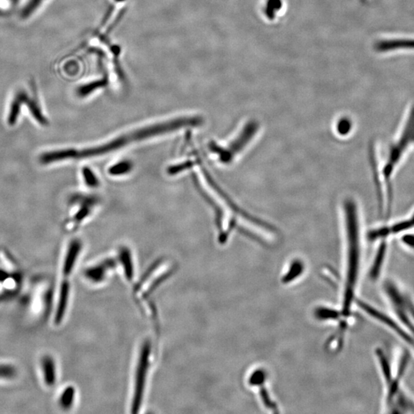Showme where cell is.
<instances>
[{
	"mask_svg": "<svg viewBox=\"0 0 414 414\" xmlns=\"http://www.w3.org/2000/svg\"><path fill=\"white\" fill-rule=\"evenodd\" d=\"M70 286L68 282L65 281L62 283L58 295L57 306L54 316V322L56 325H60L64 319L68 307L69 299Z\"/></svg>",
	"mask_w": 414,
	"mask_h": 414,
	"instance_id": "30bf717a",
	"label": "cell"
},
{
	"mask_svg": "<svg viewBox=\"0 0 414 414\" xmlns=\"http://www.w3.org/2000/svg\"><path fill=\"white\" fill-rule=\"evenodd\" d=\"M40 370L43 382L48 388L55 385L57 379L56 361L52 356L45 354L40 360Z\"/></svg>",
	"mask_w": 414,
	"mask_h": 414,
	"instance_id": "9c48e42d",
	"label": "cell"
},
{
	"mask_svg": "<svg viewBox=\"0 0 414 414\" xmlns=\"http://www.w3.org/2000/svg\"><path fill=\"white\" fill-rule=\"evenodd\" d=\"M387 250H388V245L386 243L385 239H383L382 243H380V246H379L377 255H376L374 262L372 265V269H371V272H370V275H371L372 279H376L378 277L380 270L382 269L384 260H385Z\"/></svg>",
	"mask_w": 414,
	"mask_h": 414,
	"instance_id": "4fadbf2b",
	"label": "cell"
},
{
	"mask_svg": "<svg viewBox=\"0 0 414 414\" xmlns=\"http://www.w3.org/2000/svg\"><path fill=\"white\" fill-rule=\"evenodd\" d=\"M150 354V344L146 341L144 344L140 353L139 361L136 372L135 388L132 401V412L137 413L141 407L145 393V383L149 367Z\"/></svg>",
	"mask_w": 414,
	"mask_h": 414,
	"instance_id": "5b68a950",
	"label": "cell"
},
{
	"mask_svg": "<svg viewBox=\"0 0 414 414\" xmlns=\"http://www.w3.org/2000/svg\"><path fill=\"white\" fill-rule=\"evenodd\" d=\"M384 290L400 325L414 337V300L393 281H387Z\"/></svg>",
	"mask_w": 414,
	"mask_h": 414,
	"instance_id": "277c9868",
	"label": "cell"
},
{
	"mask_svg": "<svg viewBox=\"0 0 414 414\" xmlns=\"http://www.w3.org/2000/svg\"><path fill=\"white\" fill-rule=\"evenodd\" d=\"M401 243L407 248L414 250V233L407 232L403 234L401 237Z\"/></svg>",
	"mask_w": 414,
	"mask_h": 414,
	"instance_id": "603a6c76",
	"label": "cell"
},
{
	"mask_svg": "<svg viewBox=\"0 0 414 414\" xmlns=\"http://www.w3.org/2000/svg\"><path fill=\"white\" fill-rule=\"evenodd\" d=\"M75 390L71 386L67 387L59 396V404L63 409H69L75 400Z\"/></svg>",
	"mask_w": 414,
	"mask_h": 414,
	"instance_id": "5bb4252c",
	"label": "cell"
},
{
	"mask_svg": "<svg viewBox=\"0 0 414 414\" xmlns=\"http://www.w3.org/2000/svg\"><path fill=\"white\" fill-rule=\"evenodd\" d=\"M83 248L82 243L79 239H72L67 248L66 253L64 255L62 266V273L65 278L72 274V270L77 263L78 258Z\"/></svg>",
	"mask_w": 414,
	"mask_h": 414,
	"instance_id": "ba28073f",
	"label": "cell"
},
{
	"mask_svg": "<svg viewBox=\"0 0 414 414\" xmlns=\"http://www.w3.org/2000/svg\"><path fill=\"white\" fill-rule=\"evenodd\" d=\"M414 229V210L408 217L398 220L391 225L384 226L377 228L378 236L382 239H388L391 236L402 235Z\"/></svg>",
	"mask_w": 414,
	"mask_h": 414,
	"instance_id": "52a82bcc",
	"label": "cell"
},
{
	"mask_svg": "<svg viewBox=\"0 0 414 414\" xmlns=\"http://www.w3.org/2000/svg\"><path fill=\"white\" fill-rule=\"evenodd\" d=\"M358 306L368 314L372 316V318H375L377 321H380L384 326L387 327L391 331H393L399 338L407 344L411 348V351L414 352V337L409 331H407L404 327L400 325L398 321L391 318L390 316L387 315L384 313L381 312L377 309L370 306L368 304L364 302H358Z\"/></svg>",
	"mask_w": 414,
	"mask_h": 414,
	"instance_id": "8992f818",
	"label": "cell"
},
{
	"mask_svg": "<svg viewBox=\"0 0 414 414\" xmlns=\"http://www.w3.org/2000/svg\"><path fill=\"white\" fill-rule=\"evenodd\" d=\"M377 355L385 384L387 412L391 414L414 413V400L402 386V380L409 364V353L403 354L396 372H392L391 363L384 351L378 349Z\"/></svg>",
	"mask_w": 414,
	"mask_h": 414,
	"instance_id": "6da1fadb",
	"label": "cell"
},
{
	"mask_svg": "<svg viewBox=\"0 0 414 414\" xmlns=\"http://www.w3.org/2000/svg\"><path fill=\"white\" fill-rule=\"evenodd\" d=\"M303 270V265L299 261L294 262L291 266L290 271L288 272L287 275L283 278L282 282L284 283L291 282L294 280V279L297 278L298 275H300Z\"/></svg>",
	"mask_w": 414,
	"mask_h": 414,
	"instance_id": "ac0fdd59",
	"label": "cell"
},
{
	"mask_svg": "<svg viewBox=\"0 0 414 414\" xmlns=\"http://www.w3.org/2000/svg\"><path fill=\"white\" fill-rule=\"evenodd\" d=\"M27 98L28 94L25 91H20L16 94L14 99L11 102L7 118L9 125H14L18 121L21 108L25 105Z\"/></svg>",
	"mask_w": 414,
	"mask_h": 414,
	"instance_id": "8fae6325",
	"label": "cell"
},
{
	"mask_svg": "<svg viewBox=\"0 0 414 414\" xmlns=\"http://www.w3.org/2000/svg\"><path fill=\"white\" fill-rule=\"evenodd\" d=\"M315 315L318 319L327 320V319H337L339 317V313L335 310H331V309H318L316 310Z\"/></svg>",
	"mask_w": 414,
	"mask_h": 414,
	"instance_id": "44dd1931",
	"label": "cell"
},
{
	"mask_svg": "<svg viewBox=\"0 0 414 414\" xmlns=\"http://www.w3.org/2000/svg\"><path fill=\"white\" fill-rule=\"evenodd\" d=\"M43 0H29L21 10V17L24 19L28 18L35 11L40 7Z\"/></svg>",
	"mask_w": 414,
	"mask_h": 414,
	"instance_id": "ffe728a7",
	"label": "cell"
},
{
	"mask_svg": "<svg viewBox=\"0 0 414 414\" xmlns=\"http://www.w3.org/2000/svg\"><path fill=\"white\" fill-rule=\"evenodd\" d=\"M378 52L397 49H414V40H390L378 41L375 45Z\"/></svg>",
	"mask_w": 414,
	"mask_h": 414,
	"instance_id": "7c38bea8",
	"label": "cell"
},
{
	"mask_svg": "<svg viewBox=\"0 0 414 414\" xmlns=\"http://www.w3.org/2000/svg\"><path fill=\"white\" fill-rule=\"evenodd\" d=\"M16 374L17 371L12 364L0 362V380H12Z\"/></svg>",
	"mask_w": 414,
	"mask_h": 414,
	"instance_id": "e0dca14e",
	"label": "cell"
},
{
	"mask_svg": "<svg viewBox=\"0 0 414 414\" xmlns=\"http://www.w3.org/2000/svg\"><path fill=\"white\" fill-rule=\"evenodd\" d=\"M345 215L348 240V269L342 312L344 316L348 317L350 314L353 291L357 282L361 253L358 213L357 207L352 200H348L345 204Z\"/></svg>",
	"mask_w": 414,
	"mask_h": 414,
	"instance_id": "7a4b0ae2",
	"label": "cell"
},
{
	"mask_svg": "<svg viewBox=\"0 0 414 414\" xmlns=\"http://www.w3.org/2000/svg\"><path fill=\"white\" fill-rule=\"evenodd\" d=\"M132 170V164L130 161H124L118 162L109 169V173L111 176H122Z\"/></svg>",
	"mask_w": 414,
	"mask_h": 414,
	"instance_id": "2e32d148",
	"label": "cell"
},
{
	"mask_svg": "<svg viewBox=\"0 0 414 414\" xmlns=\"http://www.w3.org/2000/svg\"><path fill=\"white\" fill-rule=\"evenodd\" d=\"M338 131L341 134H345L346 133H348V130H350L351 124L350 122H348V120H344V121H341L340 122L339 124H338Z\"/></svg>",
	"mask_w": 414,
	"mask_h": 414,
	"instance_id": "d4e9b609",
	"label": "cell"
},
{
	"mask_svg": "<svg viewBox=\"0 0 414 414\" xmlns=\"http://www.w3.org/2000/svg\"><path fill=\"white\" fill-rule=\"evenodd\" d=\"M121 255H122V263H124V266L125 274H126L127 279H129L128 280H130L132 279L133 266L130 252L127 249H123Z\"/></svg>",
	"mask_w": 414,
	"mask_h": 414,
	"instance_id": "d6986e66",
	"label": "cell"
},
{
	"mask_svg": "<svg viewBox=\"0 0 414 414\" xmlns=\"http://www.w3.org/2000/svg\"><path fill=\"white\" fill-rule=\"evenodd\" d=\"M265 373L263 371H256L250 378L249 383L252 385L263 384L265 380Z\"/></svg>",
	"mask_w": 414,
	"mask_h": 414,
	"instance_id": "cb8c5ba5",
	"label": "cell"
},
{
	"mask_svg": "<svg viewBox=\"0 0 414 414\" xmlns=\"http://www.w3.org/2000/svg\"><path fill=\"white\" fill-rule=\"evenodd\" d=\"M109 266H96L92 268L88 269L84 271L86 278L92 282H99L103 280L105 275L107 267Z\"/></svg>",
	"mask_w": 414,
	"mask_h": 414,
	"instance_id": "9a60e30c",
	"label": "cell"
},
{
	"mask_svg": "<svg viewBox=\"0 0 414 414\" xmlns=\"http://www.w3.org/2000/svg\"><path fill=\"white\" fill-rule=\"evenodd\" d=\"M83 177H84V182L88 186H96L99 184L96 176L88 168H84L83 170Z\"/></svg>",
	"mask_w": 414,
	"mask_h": 414,
	"instance_id": "7402d4cb",
	"label": "cell"
},
{
	"mask_svg": "<svg viewBox=\"0 0 414 414\" xmlns=\"http://www.w3.org/2000/svg\"><path fill=\"white\" fill-rule=\"evenodd\" d=\"M414 145V105L410 110L404 126H402L396 139L393 141L389 149L388 158L384 163L381 171L384 182L387 186L404 159V156Z\"/></svg>",
	"mask_w": 414,
	"mask_h": 414,
	"instance_id": "3957f363",
	"label": "cell"
}]
</instances>
